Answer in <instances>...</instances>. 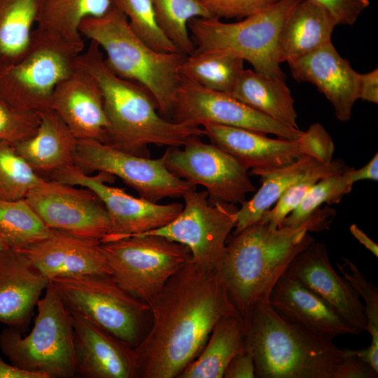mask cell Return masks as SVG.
Masks as SVG:
<instances>
[{"label": "cell", "mask_w": 378, "mask_h": 378, "mask_svg": "<svg viewBox=\"0 0 378 378\" xmlns=\"http://www.w3.org/2000/svg\"><path fill=\"white\" fill-rule=\"evenodd\" d=\"M153 322L133 348L138 377L175 378L201 352L223 317L239 314L216 270L192 260L150 304Z\"/></svg>", "instance_id": "cell-1"}, {"label": "cell", "mask_w": 378, "mask_h": 378, "mask_svg": "<svg viewBox=\"0 0 378 378\" xmlns=\"http://www.w3.org/2000/svg\"><path fill=\"white\" fill-rule=\"evenodd\" d=\"M301 0H279L267 8L235 22L197 18L188 23L196 50L223 52L247 61L254 71L285 79L277 58L280 31Z\"/></svg>", "instance_id": "cell-7"}, {"label": "cell", "mask_w": 378, "mask_h": 378, "mask_svg": "<svg viewBox=\"0 0 378 378\" xmlns=\"http://www.w3.org/2000/svg\"><path fill=\"white\" fill-rule=\"evenodd\" d=\"M101 243L52 230L46 238L18 251L49 281L86 274L111 275Z\"/></svg>", "instance_id": "cell-20"}, {"label": "cell", "mask_w": 378, "mask_h": 378, "mask_svg": "<svg viewBox=\"0 0 378 378\" xmlns=\"http://www.w3.org/2000/svg\"><path fill=\"white\" fill-rule=\"evenodd\" d=\"M127 18L134 34L152 49L161 52H179L160 27L152 0H111Z\"/></svg>", "instance_id": "cell-37"}, {"label": "cell", "mask_w": 378, "mask_h": 378, "mask_svg": "<svg viewBox=\"0 0 378 378\" xmlns=\"http://www.w3.org/2000/svg\"><path fill=\"white\" fill-rule=\"evenodd\" d=\"M157 22L166 36L186 55L195 50L188 29L197 18H212L201 0H152Z\"/></svg>", "instance_id": "cell-34"}, {"label": "cell", "mask_w": 378, "mask_h": 378, "mask_svg": "<svg viewBox=\"0 0 378 378\" xmlns=\"http://www.w3.org/2000/svg\"><path fill=\"white\" fill-rule=\"evenodd\" d=\"M288 64L297 81L311 83L324 94L339 120H350L353 106L359 99V73L331 41Z\"/></svg>", "instance_id": "cell-19"}, {"label": "cell", "mask_w": 378, "mask_h": 378, "mask_svg": "<svg viewBox=\"0 0 378 378\" xmlns=\"http://www.w3.org/2000/svg\"><path fill=\"white\" fill-rule=\"evenodd\" d=\"M334 216L326 206L298 227L272 228L258 221L233 234L216 271L241 315L269 300L293 259L314 241L309 232L329 229Z\"/></svg>", "instance_id": "cell-2"}, {"label": "cell", "mask_w": 378, "mask_h": 378, "mask_svg": "<svg viewBox=\"0 0 378 378\" xmlns=\"http://www.w3.org/2000/svg\"><path fill=\"white\" fill-rule=\"evenodd\" d=\"M182 197L183 209L174 219L138 235L160 236L184 245L195 262L216 270L228 236L235 227L238 209L233 204L211 201L206 190L198 192L196 188L186 192Z\"/></svg>", "instance_id": "cell-11"}, {"label": "cell", "mask_w": 378, "mask_h": 378, "mask_svg": "<svg viewBox=\"0 0 378 378\" xmlns=\"http://www.w3.org/2000/svg\"><path fill=\"white\" fill-rule=\"evenodd\" d=\"M8 248L6 246L2 239L0 238V252Z\"/></svg>", "instance_id": "cell-51"}, {"label": "cell", "mask_w": 378, "mask_h": 378, "mask_svg": "<svg viewBox=\"0 0 378 378\" xmlns=\"http://www.w3.org/2000/svg\"><path fill=\"white\" fill-rule=\"evenodd\" d=\"M101 247L113 279L148 306L192 260L186 246L157 235L128 237L101 243Z\"/></svg>", "instance_id": "cell-10"}, {"label": "cell", "mask_w": 378, "mask_h": 378, "mask_svg": "<svg viewBox=\"0 0 378 378\" xmlns=\"http://www.w3.org/2000/svg\"><path fill=\"white\" fill-rule=\"evenodd\" d=\"M202 128L211 143L237 158L253 175L286 166L302 155L298 140L270 139L262 133L209 122Z\"/></svg>", "instance_id": "cell-23"}, {"label": "cell", "mask_w": 378, "mask_h": 378, "mask_svg": "<svg viewBox=\"0 0 378 378\" xmlns=\"http://www.w3.org/2000/svg\"><path fill=\"white\" fill-rule=\"evenodd\" d=\"M342 276L364 300V310L367 321V331L370 334V346L378 349V290L368 281L358 267L349 258H344L342 265L337 264Z\"/></svg>", "instance_id": "cell-39"}, {"label": "cell", "mask_w": 378, "mask_h": 378, "mask_svg": "<svg viewBox=\"0 0 378 378\" xmlns=\"http://www.w3.org/2000/svg\"><path fill=\"white\" fill-rule=\"evenodd\" d=\"M174 121L202 126L214 123L298 140L303 131L286 126L231 94L206 89L181 76L172 114Z\"/></svg>", "instance_id": "cell-15"}, {"label": "cell", "mask_w": 378, "mask_h": 378, "mask_svg": "<svg viewBox=\"0 0 378 378\" xmlns=\"http://www.w3.org/2000/svg\"><path fill=\"white\" fill-rule=\"evenodd\" d=\"M286 272L330 304L360 333L367 331L360 298L336 272L324 244L314 241L296 255Z\"/></svg>", "instance_id": "cell-17"}, {"label": "cell", "mask_w": 378, "mask_h": 378, "mask_svg": "<svg viewBox=\"0 0 378 378\" xmlns=\"http://www.w3.org/2000/svg\"><path fill=\"white\" fill-rule=\"evenodd\" d=\"M40 113L19 111L0 99V141L16 144L33 136Z\"/></svg>", "instance_id": "cell-40"}, {"label": "cell", "mask_w": 378, "mask_h": 378, "mask_svg": "<svg viewBox=\"0 0 378 378\" xmlns=\"http://www.w3.org/2000/svg\"><path fill=\"white\" fill-rule=\"evenodd\" d=\"M74 164L86 174L102 172L118 177L140 197L153 202L182 197L197 187L172 174L162 157L134 155L97 140L78 141Z\"/></svg>", "instance_id": "cell-14"}, {"label": "cell", "mask_w": 378, "mask_h": 378, "mask_svg": "<svg viewBox=\"0 0 378 378\" xmlns=\"http://www.w3.org/2000/svg\"><path fill=\"white\" fill-rule=\"evenodd\" d=\"M182 147L167 149L162 156L166 167L176 177L204 187L211 201L242 204L255 190L248 169L219 146L195 136Z\"/></svg>", "instance_id": "cell-13"}, {"label": "cell", "mask_w": 378, "mask_h": 378, "mask_svg": "<svg viewBox=\"0 0 378 378\" xmlns=\"http://www.w3.org/2000/svg\"><path fill=\"white\" fill-rule=\"evenodd\" d=\"M298 140L302 155H308L323 164L333 160L334 142L321 123L311 125Z\"/></svg>", "instance_id": "cell-41"}, {"label": "cell", "mask_w": 378, "mask_h": 378, "mask_svg": "<svg viewBox=\"0 0 378 378\" xmlns=\"http://www.w3.org/2000/svg\"><path fill=\"white\" fill-rule=\"evenodd\" d=\"M245 349L242 316H224L214 327L200 354L178 378H222L231 360Z\"/></svg>", "instance_id": "cell-27"}, {"label": "cell", "mask_w": 378, "mask_h": 378, "mask_svg": "<svg viewBox=\"0 0 378 378\" xmlns=\"http://www.w3.org/2000/svg\"><path fill=\"white\" fill-rule=\"evenodd\" d=\"M0 378H46L43 374L20 369L0 357Z\"/></svg>", "instance_id": "cell-48"}, {"label": "cell", "mask_w": 378, "mask_h": 378, "mask_svg": "<svg viewBox=\"0 0 378 378\" xmlns=\"http://www.w3.org/2000/svg\"><path fill=\"white\" fill-rule=\"evenodd\" d=\"M36 308L29 335L11 327L1 331V350L13 365L46 378L76 376L72 316L50 281Z\"/></svg>", "instance_id": "cell-6"}, {"label": "cell", "mask_w": 378, "mask_h": 378, "mask_svg": "<svg viewBox=\"0 0 378 378\" xmlns=\"http://www.w3.org/2000/svg\"><path fill=\"white\" fill-rule=\"evenodd\" d=\"M82 36L98 44L107 67L118 76L144 88L154 99L158 111L172 118L181 83L180 67L186 55L158 52L139 38L125 15L114 5L103 15L85 18Z\"/></svg>", "instance_id": "cell-5"}, {"label": "cell", "mask_w": 378, "mask_h": 378, "mask_svg": "<svg viewBox=\"0 0 378 378\" xmlns=\"http://www.w3.org/2000/svg\"><path fill=\"white\" fill-rule=\"evenodd\" d=\"M358 98L372 103H378V69L359 74Z\"/></svg>", "instance_id": "cell-46"}, {"label": "cell", "mask_w": 378, "mask_h": 378, "mask_svg": "<svg viewBox=\"0 0 378 378\" xmlns=\"http://www.w3.org/2000/svg\"><path fill=\"white\" fill-rule=\"evenodd\" d=\"M312 158L302 155L286 166L258 173L261 186L249 200L244 201L237 211V222L233 234L260 221L281 195L309 169L317 164Z\"/></svg>", "instance_id": "cell-30"}, {"label": "cell", "mask_w": 378, "mask_h": 378, "mask_svg": "<svg viewBox=\"0 0 378 378\" xmlns=\"http://www.w3.org/2000/svg\"><path fill=\"white\" fill-rule=\"evenodd\" d=\"M111 6V0H41L36 28L84 49L79 31L82 21L104 15Z\"/></svg>", "instance_id": "cell-29"}, {"label": "cell", "mask_w": 378, "mask_h": 378, "mask_svg": "<svg viewBox=\"0 0 378 378\" xmlns=\"http://www.w3.org/2000/svg\"><path fill=\"white\" fill-rule=\"evenodd\" d=\"M269 302L283 317L316 336L332 340L340 335H358L334 308L286 272L279 279Z\"/></svg>", "instance_id": "cell-22"}, {"label": "cell", "mask_w": 378, "mask_h": 378, "mask_svg": "<svg viewBox=\"0 0 378 378\" xmlns=\"http://www.w3.org/2000/svg\"><path fill=\"white\" fill-rule=\"evenodd\" d=\"M353 185L346 178L345 172L321 178L308 191L298 206L284 220L281 225H302L323 204L340 202L342 197L351 191Z\"/></svg>", "instance_id": "cell-38"}, {"label": "cell", "mask_w": 378, "mask_h": 378, "mask_svg": "<svg viewBox=\"0 0 378 378\" xmlns=\"http://www.w3.org/2000/svg\"><path fill=\"white\" fill-rule=\"evenodd\" d=\"M71 313L88 319L134 347L150 307L109 274H86L50 280Z\"/></svg>", "instance_id": "cell-9"}, {"label": "cell", "mask_w": 378, "mask_h": 378, "mask_svg": "<svg viewBox=\"0 0 378 378\" xmlns=\"http://www.w3.org/2000/svg\"><path fill=\"white\" fill-rule=\"evenodd\" d=\"M76 64L97 82L109 125L107 144L128 153L149 157L148 145L181 147L190 139L202 136L197 125L163 117L151 94L139 84L122 78L106 65L104 53L90 41Z\"/></svg>", "instance_id": "cell-3"}, {"label": "cell", "mask_w": 378, "mask_h": 378, "mask_svg": "<svg viewBox=\"0 0 378 378\" xmlns=\"http://www.w3.org/2000/svg\"><path fill=\"white\" fill-rule=\"evenodd\" d=\"M212 18H244L271 6L279 0H201Z\"/></svg>", "instance_id": "cell-42"}, {"label": "cell", "mask_w": 378, "mask_h": 378, "mask_svg": "<svg viewBox=\"0 0 378 378\" xmlns=\"http://www.w3.org/2000/svg\"><path fill=\"white\" fill-rule=\"evenodd\" d=\"M244 62L223 52L195 49L186 56L180 74L206 89L230 94L244 70Z\"/></svg>", "instance_id": "cell-32"}, {"label": "cell", "mask_w": 378, "mask_h": 378, "mask_svg": "<svg viewBox=\"0 0 378 378\" xmlns=\"http://www.w3.org/2000/svg\"><path fill=\"white\" fill-rule=\"evenodd\" d=\"M335 18L337 24L353 25L362 12L370 5L369 0H311Z\"/></svg>", "instance_id": "cell-43"}, {"label": "cell", "mask_w": 378, "mask_h": 378, "mask_svg": "<svg viewBox=\"0 0 378 378\" xmlns=\"http://www.w3.org/2000/svg\"><path fill=\"white\" fill-rule=\"evenodd\" d=\"M51 180L84 187L94 192L108 213L110 227L102 243L141 234L162 227L174 219L183 204L173 202L160 204L142 197H136L124 190L108 185L115 176L97 172L86 174L71 164L50 173Z\"/></svg>", "instance_id": "cell-12"}, {"label": "cell", "mask_w": 378, "mask_h": 378, "mask_svg": "<svg viewBox=\"0 0 378 378\" xmlns=\"http://www.w3.org/2000/svg\"><path fill=\"white\" fill-rule=\"evenodd\" d=\"M246 349L258 378H335L346 357L332 340L313 335L280 315L269 300L241 314Z\"/></svg>", "instance_id": "cell-4"}, {"label": "cell", "mask_w": 378, "mask_h": 378, "mask_svg": "<svg viewBox=\"0 0 378 378\" xmlns=\"http://www.w3.org/2000/svg\"><path fill=\"white\" fill-rule=\"evenodd\" d=\"M83 50L34 29L22 56L0 69V99L22 111L51 109L57 86L74 70Z\"/></svg>", "instance_id": "cell-8"}, {"label": "cell", "mask_w": 378, "mask_h": 378, "mask_svg": "<svg viewBox=\"0 0 378 378\" xmlns=\"http://www.w3.org/2000/svg\"><path fill=\"white\" fill-rule=\"evenodd\" d=\"M72 316L76 375L87 378H134L133 347L88 319Z\"/></svg>", "instance_id": "cell-21"}, {"label": "cell", "mask_w": 378, "mask_h": 378, "mask_svg": "<svg viewBox=\"0 0 378 378\" xmlns=\"http://www.w3.org/2000/svg\"><path fill=\"white\" fill-rule=\"evenodd\" d=\"M41 0H0V69L16 62L27 48Z\"/></svg>", "instance_id": "cell-31"}, {"label": "cell", "mask_w": 378, "mask_h": 378, "mask_svg": "<svg viewBox=\"0 0 378 378\" xmlns=\"http://www.w3.org/2000/svg\"><path fill=\"white\" fill-rule=\"evenodd\" d=\"M346 357L337 370L335 378H376L377 372L370 365L345 349Z\"/></svg>", "instance_id": "cell-44"}, {"label": "cell", "mask_w": 378, "mask_h": 378, "mask_svg": "<svg viewBox=\"0 0 378 378\" xmlns=\"http://www.w3.org/2000/svg\"><path fill=\"white\" fill-rule=\"evenodd\" d=\"M224 378H254L255 365L252 356L245 349L236 355L228 364Z\"/></svg>", "instance_id": "cell-45"}, {"label": "cell", "mask_w": 378, "mask_h": 378, "mask_svg": "<svg viewBox=\"0 0 378 378\" xmlns=\"http://www.w3.org/2000/svg\"><path fill=\"white\" fill-rule=\"evenodd\" d=\"M230 94L279 122L299 129L295 101L284 79L244 69Z\"/></svg>", "instance_id": "cell-28"}, {"label": "cell", "mask_w": 378, "mask_h": 378, "mask_svg": "<svg viewBox=\"0 0 378 378\" xmlns=\"http://www.w3.org/2000/svg\"><path fill=\"white\" fill-rule=\"evenodd\" d=\"M342 160H332L328 164L318 163L302 178L292 184L276 202L262 216L260 221L272 228L279 227L284 220L300 204L308 191L319 180L328 176L342 174L351 169Z\"/></svg>", "instance_id": "cell-35"}, {"label": "cell", "mask_w": 378, "mask_h": 378, "mask_svg": "<svg viewBox=\"0 0 378 378\" xmlns=\"http://www.w3.org/2000/svg\"><path fill=\"white\" fill-rule=\"evenodd\" d=\"M349 352L368 363L377 372H378V349H375L370 345L362 349H349Z\"/></svg>", "instance_id": "cell-50"}, {"label": "cell", "mask_w": 378, "mask_h": 378, "mask_svg": "<svg viewBox=\"0 0 378 378\" xmlns=\"http://www.w3.org/2000/svg\"><path fill=\"white\" fill-rule=\"evenodd\" d=\"M43 180L16 151L13 144L0 141L1 200H24Z\"/></svg>", "instance_id": "cell-36"}, {"label": "cell", "mask_w": 378, "mask_h": 378, "mask_svg": "<svg viewBox=\"0 0 378 378\" xmlns=\"http://www.w3.org/2000/svg\"><path fill=\"white\" fill-rule=\"evenodd\" d=\"M51 231L25 200L0 199V238L8 248L20 250Z\"/></svg>", "instance_id": "cell-33"}, {"label": "cell", "mask_w": 378, "mask_h": 378, "mask_svg": "<svg viewBox=\"0 0 378 378\" xmlns=\"http://www.w3.org/2000/svg\"><path fill=\"white\" fill-rule=\"evenodd\" d=\"M24 200L51 230L101 242L108 232L106 208L88 188L43 179Z\"/></svg>", "instance_id": "cell-16"}, {"label": "cell", "mask_w": 378, "mask_h": 378, "mask_svg": "<svg viewBox=\"0 0 378 378\" xmlns=\"http://www.w3.org/2000/svg\"><path fill=\"white\" fill-rule=\"evenodd\" d=\"M336 25L335 18L324 7L311 0H301L280 31L279 62H291L330 42Z\"/></svg>", "instance_id": "cell-25"}, {"label": "cell", "mask_w": 378, "mask_h": 378, "mask_svg": "<svg viewBox=\"0 0 378 378\" xmlns=\"http://www.w3.org/2000/svg\"><path fill=\"white\" fill-rule=\"evenodd\" d=\"M346 178L351 183L362 180H378V153H377L363 167L355 169L354 167L345 172Z\"/></svg>", "instance_id": "cell-47"}, {"label": "cell", "mask_w": 378, "mask_h": 378, "mask_svg": "<svg viewBox=\"0 0 378 378\" xmlns=\"http://www.w3.org/2000/svg\"><path fill=\"white\" fill-rule=\"evenodd\" d=\"M51 109L78 140L107 144L109 125L100 88L94 78L76 64L72 73L56 88Z\"/></svg>", "instance_id": "cell-18"}, {"label": "cell", "mask_w": 378, "mask_h": 378, "mask_svg": "<svg viewBox=\"0 0 378 378\" xmlns=\"http://www.w3.org/2000/svg\"><path fill=\"white\" fill-rule=\"evenodd\" d=\"M351 234L370 251L375 257H378V245L371 239L356 224H351L349 227Z\"/></svg>", "instance_id": "cell-49"}, {"label": "cell", "mask_w": 378, "mask_h": 378, "mask_svg": "<svg viewBox=\"0 0 378 378\" xmlns=\"http://www.w3.org/2000/svg\"><path fill=\"white\" fill-rule=\"evenodd\" d=\"M49 281L21 251H1L0 322L18 330L24 326Z\"/></svg>", "instance_id": "cell-24"}, {"label": "cell", "mask_w": 378, "mask_h": 378, "mask_svg": "<svg viewBox=\"0 0 378 378\" xmlns=\"http://www.w3.org/2000/svg\"><path fill=\"white\" fill-rule=\"evenodd\" d=\"M78 141L55 112L49 109L40 113V122L33 136L13 145L37 173H51L74 164Z\"/></svg>", "instance_id": "cell-26"}]
</instances>
